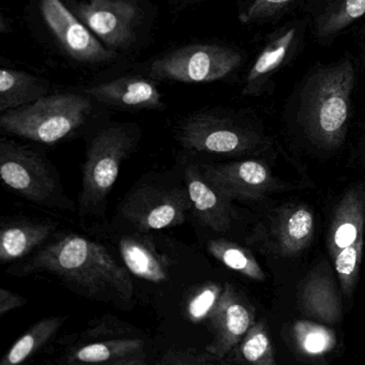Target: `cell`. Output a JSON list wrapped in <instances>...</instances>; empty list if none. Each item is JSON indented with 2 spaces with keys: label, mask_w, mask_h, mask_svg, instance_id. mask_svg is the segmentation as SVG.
<instances>
[{
  "label": "cell",
  "mask_w": 365,
  "mask_h": 365,
  "mask_svg": "<svg viewBox=\"0 0 365 365\" xmlns=\"http://www.w3.org/2000/svg\"><path fill=\"white\" fill-rule=\"evenodd\" d=\"M296 37L297 29H290L268 43L250 70L243 93L254 95L262 89L269 76L285 61L296 41Z\"/></svg>",
  "instance_id": "7402d4cb"
},
{
  "label": "cell",
  "mask_w": 365,
  "mask_h": 365,
  "mask_svg": "<svg viewBox=\"0 0 365 365\" xmlns=\"http://www.w3.org/2000/svg\"><path fill=\"white\" fill-rule=\"evenodd\" d=\"M364 14L365 0H335L318 21V37L335 35Z\"/></svg>",
  "instance_id": "484cf974"
},
{
  "label": "cell",
  "mask_w": 365,
  "mask_h": 365,
  "mask_svg": "<svg viewBox=\"0 0 365 365\" xmlns=\"http://www.w3.org/2000/svg\"><path fill=\"white\" fill-rule=\"evenodd\" d=\"M192 210L187 185L163 177L144 178L121 202L118 215L135 232L176 227Z\"/></svg>",
  "instance_id": "8992f818"
},
{
  "label": "cell",
  "mask_w": 365,
  "mask_h": 365,
  "mask_svg": "<svg viewBox=\"0 0 365 365\" xmlns=\"http://www.w3.org/2000/svg\"><path fill=\"white\" fill-rule=\"evenodd\" d=\"M223 287L217 284H207L190 299L187 305V314L192 322H200L209 317L217 304Z\"/></svg>",
  "instance_id": "83f0119b"
},
{
  "label": "cell",
  "mask_w": 365,
  "mask_h": 365,
  "mask_svg": "<svg viewBox=\"0 0 365 365\" xmlns=\"http://www.w3.org/2000/svg\"><path fill=\"white\" fill-rule=\"evenodd\" d=\"M67 364H146L145 341L140 337L102 339L78 346L63 359Z\"/></svg>",
  "instance_id": "ac0fdd59"
},
{
  "label": "cell",
  "mask_w": 365,
  "mask_h": 365,
  "mask_svg": "<svg viewBox=\"0 0 365 365\" xmlns=\"http://www.w3.org/2000/svg\"><path fill=\"white\" fill-rule=\"evenodd\" d=\"M0 177L14 193L33 204L70 209L61 178L42 153L3 138L0 142Z\"/></svg>",
  "instance_id": "5b68a950"
},
{
  "label": "cell",
  "mask_w": 365,
  "mask_h": 365,
  "mask_svg": "<svg viewBox=\"0 0 365 365\" xmlns=\"http://www.w3.org/2000/svg\"><path fill=\"white\" fill-rule=\"evenodd\" d=\"M223 360L209 351H200L193 348H170L160 356L158 364L162 365H202L217 364Z\"/></svg>",
  "instance_id": "f1b7e54d"
},
{
  "label": "cell",
  "mask_w": 365,
  "mask_h": 365,
  "mask_svg": "<svg viewBox=\"0 0 365 365\" xmlns=\"http://www.w3.org/2000/svg\"><path fill=\"white\" fill-rule=\"evenodd\" d=\"M40 12L55 39L76 61L102 63L116 58L114 51L102 44L61 0H40Z\"/></svg>",
  "instance_id": "4fadbf2b"
},
{
  "label": "cell",
  "mask_w": 365,
  "mask_h": 365,
  "mask_svg": "<svg viewBox=\"0 0 365 365\" xmlns=\"http://www.w3.org/2000/svg\"><path fill=\"white\" fill-rule=\"evenodd\" d=\"M56 230V224L39 220L4 222L0 232V262H16L41 247Z\"/></svg>",
  "instance_id": "d6986e66"
},
{
  "label": "cell",
  "mask_w": 365,
  "mask_h": 365,
  "mask_svg": "<svg viewBox=\"0 0 365 365\" xmlns=\"http://www.w3.org/2000/svg\"><path fill=\"white\" fill-rule=\"evenodd\" d=\"M66 320L67 317L65 316H51L36 322L14 343L3 360L0 361V365H19L29 360L52 339Z\"/></svg>",
  "instance_id": "603a6c76"
},
{
  "label": "cell",
  "mask_w": 365,
  "mask_h": 365,
  "mask_svg": "<svg viewBox=\"0 0 365 365\" xmlns=\"http://www.w3.org/2000/svg\"><path fill=\"white\" fill-rule=\"evenodd\" d=\"M315 220L304 205H286L256 224L247 245L262 253L289 257L304 251L313 239Z\"/></svg>",
  "instance_id": "30bf717a"
},
{
  "label": "cell",
  "mask_w": 365,
  "mask_h": 365,
  "mask_svg": "<svg viewBox=\"0 0 365 365\" xmlns=\"http://www.w3.org/2000/svg\"><path fill=\"white\" fill-rule=\"evenodd\" d=\"M42 78L21 70H0V112L24 108L48 96Z\"/></svg>",
  "instance_id": "44dd1931"
},
{
  "label": "cell",
  "mask_w": 365,
  "mask_h": 365,
  "mask_svg": "<svg viewBox=\"0 0 365 365\" xmlns=\"http://www.w3.org/2000/svg\"><path fill=\"white\" fill-rule=\"evenodd\" d=\"M91 112V100L84 96L48 95L24 108L3 113L0 127L10 135L53 145L82 127Z\"/></svg>",
  "instance_id": "3957f363"
},
{
  "label": "cell",
  "mask_w": 365,
  "mask_h": 365,
  "mask_svg": "<svg viewBox=\"0 0 365 365\" xmlns=\"http://www.w3.org/2000/svg\"><path fill=\"white\" fill-rule=\"evenodd\" d=\"M177 138L185 150L211 155H247L266 146V140L255 132L211 113L185 119L179 125Z\"/></svg>",
  "instance_id": "9c48e42d"
},
{
  "label": "cell",
  "mask_w": 365,
  "mask_h": 365,
  "mask_svg": "<svg viewBox=\"0 0 365 365\" xmlns=\"http://www.w3.org/2000/svg\"><path fill=\"white\" fill-rule=\"evenodd\" d=\"M232 362L255 365L275 364L272 345L264 322H254L240 343L228 354Z\"/></svg>",
  "instance_id": "cb8c5ba5"
},
{
  "label": "cell",
  "mask_w": 365,
  "mask_h": 365,
  "mask_svg": "<svg viewBox=\"0 0 365 365\" xmlns=\"http://www.w3.org/2000/svg\"><path fill=\"white\" fill-rule=\"evenodd\" d=\"M118 247L125 266L132 274L151 283H163L168 279V258L143 232L123 236Z\"/></svg>",
  "instance_id": "ffe728a7"
},
{
  "label": "cell",
  "mask_w": 365,
  "mask_h": 365,
  "mask_svg": "<svg viewBox=\"0 0 365 365\" xmlns=\"http://www.w3.org/2000/svg\"><path fill=\"white\" fill-rule=\"evenodd\" d=\"M241 55L215 44H195L173 51L155 59L150 76L181 83H211L223 80L240 66Z\"/></svg>",
  "instance_id": "ba28073f"
},
{
  "label": "cell",
  "mask_w": 365,
  "mask_h": 365,
  "mask_svg": "<svg viewBox=\"0 0 365 365\" xmlns=\"http://www.w3.org/2000/svg\"><path fill=\"white\" fill-rule=\"evenodd\" d=\"M299 307L307 317L324 324H335L341 319V303L332 274L319 264L307 275L299 292Z\"/></svg>",
  "instance_id": "e0dca14e"
},
{
  "label": "cell",
  "mask_w": 365,
  "mask_h": 365,
  "mask_svg": "<svg viewBox=\"0 0 365 365\" xmlns=\"http://www.w3.org/2000/svg\"><path fill=\"white\" fill-rule=\"evenodd\" d=\"M89 97L106 106L135 110H161L162 93L157 85L140 76H125L85 89Z\"/></svg>",
  "instance_id": "2e32d148"
},
{
  "label": "cell",
  "mask_w": 365,
  "mask_h": 365,
  "mask_svg": "<svg viewBox=\"0 0 365 365\" xmlns=\"http://www.w3.org/2000/svg\"><path fill=\"white\" fill-rule=\"evenodd\" d=\"M74 9L110 50H125L135 41L142 14L134 0H83Z\"/></svg>",
  "instance_id": "7c38bea8"
},
{
  "label": "cell",
  "mask_w": 365,
  "mask_h": 365,
  "mask_svg": "<svg viewBox=\"0 0 365 365\" xmlns=\"http://www.w3.org/2000/svg\"><path fill=\"white\" fill-rule=\"evenodd\" d=\"M354 84L350 61L320 69L309 78L302 96L301 118L312 140L326 147L343 142Z\"/></svg>",
  "instance_id": "7a4b0ae2"
},
{
  "label": "cell",
  "mask_w": 365,
  "mask_h": 365,
  "mask_svg": "<svg viewBox=\"0 0 365 365\" xmlns=\"http://www.w3.org/2000/svg\"><path fill=\"white\" fill-rule=\"evenodd\" d=\"M9 271L16 275H54L76 294L100 302L129 307L133 300L127 267L119 264L103 245L78 235L55 239Z\"/></svg>",
  "instance_id": "6da1fadb"
},
{
  "label": "cell",
  "mask_w": 365,
  "mask_h": 365,
  "mask_svg": "<svg viewBox=\"0 0 365 365\" xmlns=\"http://www.w3.org/2000/svg\"><path fill=\"white\" fill-rule=\"evenodd\" d=\"M365 187H350L335 209L329 232V250L341 283L358 279L364 245Z\"/></svg>",
  "instance_id": "52a82bcc"
},
{
  "label": "cell",
  "mask_w": 365,
  "mask_h": 365,
  "mask_svg": "<svg viewBox=\"0 0 365 365\" xmlns=\"http://www.w3.org/2000/svg\"><path fill=\"white\" fill-rule=\"evenodd\" d=\"M294 334L299 348L311 356L326 354L335 344L334 335L324 324L299 322L294 326Z\"/></svg>",
  "instance_id": "4316f807"
},
{
  "label": "cell",
  "mask_w": 365,
  "mask_h": 365,
  "mask_svg": "<svg viewBox=\"0 0 365 365\" xmlns=\"http://www.w3.org/2000/svg\"><path fill=\"white\" fill-rule=\"evenodd\" d=\"M208 320L213 339L206 350L224 360L255 322V315L247 299L234 286L226 283Z\"/></svg>",
  "instance_id": "5bb4252c"
},
{
  "label": "cell",
  "mask_w": 365,
  "mask_h": 365,
  "mask_svg": "<svg viewBox=\"0 0 365 365\" xmlns=\"http://www.w3.org/2000/svg\"><path fill=\"white\" fill-rule=\"evenodd\" d=\"M183 179L189 192L192 210L198 221L213 232H227L235 220L232 200L220 194L205 179L198 164L185 166Z\"/></svg>",
  "instance_id": "9a60e30c"
},
{
  "label": "cell",
  "mask_w": 365,
  "mask_h": 365,
  "mask_svg": "<svg viewBox=\"0 0 365 365\" xmlns=\"http://www.w3.org/2000/svg\"><path fill=\"white\" fill-rule=\"evenodd\" d=\"M198 166L205 179L230 200L258 202L286 187L277 180L266 164L255 160Z\"/></svg>",
  "instance_id": "8fae6325"
},
{
  "label": "cell",
  "mask_w": 365,
  "mask_h": 365,
  "mask_svg": "<svg viewBox=\"0 0 365 365\" xmlns=\"http://www.w3.org/2000/svg\"><path fill=\"white\" fill-rule=\"evenodd\" d=\"M207 247L211 255L232 270L255 281H264L266 277L253 254L245 247L224 239H213Z\"/></svg>",
  "instance_id": "d4e9b609"
},
{
  "label": "cell",
  "mask_w": 365,
  "mask_h": 365,
  "mask_svg": "<svg viewBox=\"0 0 365 365\" xmlns=\"http://www.w3.org/2000/svg\"><path fill=\"white\" fill-rule=\"evenodd\" d=\"M292 0H253L247 11L240 16L241 22L251 23L254 21L270 18L279 14Z\"/></svg>",
  "instance_id": "f546056e"
},
{
  "label": "cell",
  "mask_w": 365,
  "mask_h": 365,
  "mask_svg": "<svg viewBox=\"0 0 365 365\" xmlns=\"http://www.w3.org/2000/svg\"><path fill=\"white\" fill-rule=\"evenodd\" d=\"M29 300L21 294H16L7 288L0 289V316L6 315L14 309L25 307Z\"/></svg>",
  "instance_id": "4dcf8cb0"
},
{
  "label": "cell",
  "mask_w": 365,
  "mask_h": 365,
  "mask_svg": "<svg viewBox=\"0 0 365 365\" xmlns=\"http://www.w3.org/2000/svg\"><path fill=\"white\" fill-rule=\"evenodd\" d=\"M135 138L129 128L113 125L101 130L89 145L83 166L81 217L104 213L106 200L118 178L121 164L131 155Z\"/></svg>",
  "instance_id": "277c9868"
}]
</instances>
